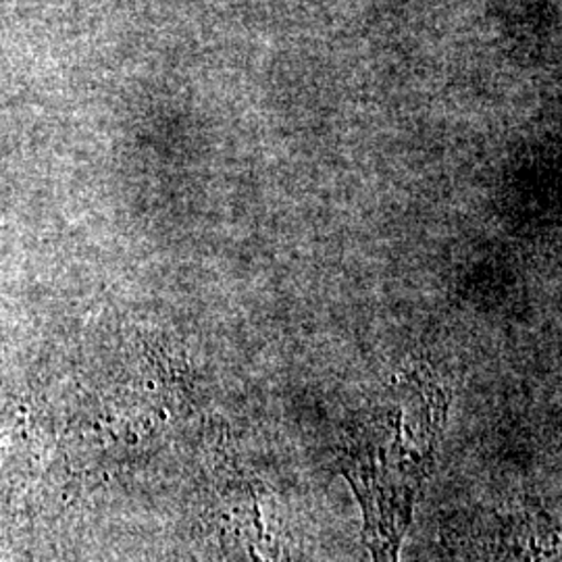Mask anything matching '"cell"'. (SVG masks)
I'll return each mask as SVG.
<instances>
[{
  "mask_svg": "<svg viewBox=\"0 0 562 562\" xmlns=\"http://www.w3.org/2000/svg\"><path fill=\"white\" fill-rule=\"evenodd\" d=\"M446 396L422 369L396 375L362 406L338 443V467L362 510L371 562H401L423 485L436 461Z\"/></svg>",
  "mask_w": 562,
  "mask_h": 562,
  "instance_id": "6da1fadb",
  "label": "cell"
},
{
  "mask_svg": "<svg viewBox=\"0 0 562 562\" xmlns=\"http://www.w3.org/2000/svg\"><path fill=\"white\" fill-rule=\"evenodd\" d=\"M220 562H294L280 506L262 483L234 480L215 508Z\"/></svg>",
  "mask_w": 562,
  "mask_h": 562,
  "instance_id": "3957f363",
  "label": "cell"
},
{
  "mask_svg": "<svg viewBox=\"0 0 562 562\" xmlns=\"http://www.w3.org/2000/svg\"><path fill=\"white\" fill-rule=\"evenodd\" d=\"M443 540L464 562H559L561 531L540 504L473 508L452 515Z\"/></svg>",
  "mask_w": 562,
  "mask_h": 562,
  "instance_id": "7a4b0ae2",
  "label": "cell"
}]
</instances>
